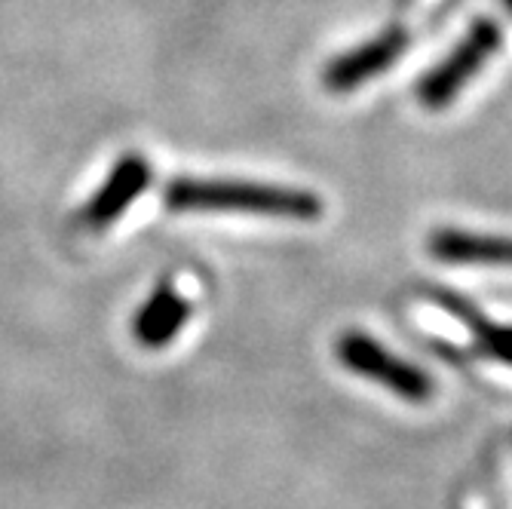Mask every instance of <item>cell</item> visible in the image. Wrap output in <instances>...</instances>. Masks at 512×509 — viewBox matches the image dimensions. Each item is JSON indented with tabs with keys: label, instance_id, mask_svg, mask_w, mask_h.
Instances as JSON below:
<instances>
[{
	"label": "cell",
	"instance_id": "1",
	"mask_svg": "<svg viewBox=\"0 0 512 509\" xmlns=\"http://www.w3.org/2000/svg\"><path fill=\"white\" fill-rule=\"evenodd\" d=\"M163 203L172 212H243L283 221H319L325 212V203L304 188L194 175L172 178L163 191Z\"/></svg>",
	"mask_w": 512,
	"mask_h": 509
},
{
	"label": "cell",
	"instance_id": "2",
	"mask_svg": "<svg viewBox=\"0 0 512 509\" xmlns=\"http://www.w3.org/2000/svg\"><path fill=\"white\" fill-rule=\"evenodd\" d=\"M500 40H503V31L497 22L476 19L470 25V31L457 40L454 50L417 80V102L433 111L451 105L460 96V89L467 86L482 71V65L500 50Z\"/></svg>",
	"mask_w": 512,
	"mask_h": 509
},
{
	"label": "cell",
	"instance_id": "3",
	"mask_svg": "<svg viewBox=\"0 0 512 509\" xmlns=\"http://www.w3.org/2000/svg\"><path fill=\"white\" fill-rule=\"evenodd\" d=\"M335 350H338L341 365L350 368L353 375L378 381L381 387H387L399 399L427 402L436 393V384H433V378L424 372V368L405 362L402 356L390 353L384 344H378L375 338H368L362 332H344L338 338Z\"/></svg>",
	"mask_w": 512,
	"mask_h": 509
},
{
	"label": "cell",
	"instance_id": "4",
	"mask_svg": "<svg viewBox=\"0 0 512 509\" xmlns=\"http://www.w3.org/2000/svg\"><path fill=\"white\" fill-rule=\"evenodd\" d=\"M151 178H154V169L142 154H123L114 163L102 188L80 209V224L92 227V230H102V227L114 224L138 197L148 191Z\"/></svg>",
	"mask_w": 512,
	"mask_h": 509
},
{
	"label": "cell",
	"instance_id": "5",
	"mask_svg": "<svg viewBox=\"0 0 512 509\" xmlns=\"http://www.w3.org/2000/svg\"><path fill=\"white\" fill-rule=\"evenodd\" d=\"M405 50H408V31L390 28V31L378 34L375 40H365L362 46H356V50L332 59L322 71V83L332 92H353L365 80L390 71L402 59Z\"/></svg>",
	"mask_w": 512,
	"mask_h": 509
},
{
	"label": "cell",
	"instance_id": "6",
	"mask_svg": "<svg viewBox=\"0 0 512 509\" xmlns=\"http://www.w3.org/2000/svg\"><path fill=\"white\" fill-rule=\"evenodd\" d=\"M427 249L442 264L512 270V237H491V234H473V230L439 227L430 234Z\"/></svg>",
	"mask_w": 512,
	"mask_h": 509
},
{
	"label": "cell",
	"instance_id": "7",
	"mask_svg": "<svg viewBox=\"0 0 512 509\" xmlns=\"http://www.w3.org/2000/svg\"><path fill=\"white\" fill-rule=\"evenodd\" d=\"M188 316H191V301L181 298L169 283H160L154 289V295L138 307V313L132 319V335L142 347L160 350L178 338Z\"/></svg>",
	"mask_w": 512,
	"mask_h": 509
},
{
	"label": "cell",
	"instance_id": "8",
	"mask_svg": "<svg viewBox=\"0 0 512 509\" xmlns=\"http://www.w3.org/2000/svg\"><path fill=\"white\" fill-rule=\"evenodd\" d=\"M433 298L451 313L457 316L463 326H467L473 335H476V344L479 350L494 359V362H503V365H512V326H500V322H491L479 313V307L467 304L457 295H448V292H433Z\"/></svg>",
	"mask_w": 512,
	"mask_h": 509
},
{
	"label": "cell",
	"instance_id": "9",
	"mask_svg": "<svg viewBox=\"0 0 512 509\" xmlns=\"http://www.w3.org/2000/svg\"><path fill=\"white\" fill-rule=\"evenodd\" d=\"M503 7H506V10L512 13V0H503Z\"/></svg>",
	"mask_w": 512,
	"mask_h": 509
}]
</instances>
